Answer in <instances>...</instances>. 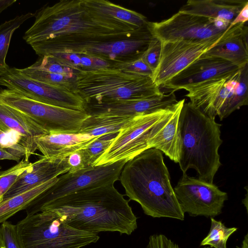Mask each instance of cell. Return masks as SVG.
Masks as SVG:
<instances>
[{"label":"cell","instance_id":"34","mask_svg":"<svg viewBox=\"0 0 248 248\" xmlns=\"http://www.w3.org/2000/svg\"><path fill=\"white\" fill-rule=\"evenodd\" d=\"M0 147L20 158L26 154L20 137L14 132H5L0 129Z\"/></svg>","mask_w":248,"mask_h":248},{"label":"cell","instance_id":"3","mask_svg":"<svg viewBox=\"0 0 248 248\" xmlns=\"http://www.w3.org/2000/svg\"><path fill=\"white\" fill-rule=\"evenodd\" d=\"M119 179L125 195L139 203L146 215L184 219L160 150L150 148L127 161Z\"/></svg>","mask_w":248,"mask_h":248},{"label":"cell","instance_id":"26","mask_svg":"<svg viewBox=\"0 0 248 248\" xmlns=\"http://www.w3.org/2000/svg\"><path fill=\"white\" fill-rule=\"evenodd\" d=\"M89 7L131 26L139 28L148 22L143 15L105 0H83Z\"/></svg>","mask_w":248,"mask_h":248},{"label":"cell","instance_id":"9","mask_svg":"<svg viewBox=\"0 0 248 248\" xmlns=\"http://www.w3.org/2000/svg\"><path fill=\"white\" fill-rule=\"evenodd\" d=\"M0 102L25 114L47 134L78 133L89 116L85 111L44 104L8 89H0Z\"/></svg>","mask_w":248,"mask_h":248},{"label":"cell","instance_id":"13","mask_svg":"<svg viewBox=\"0 0 248 248\" xmlns=\"http://www.w3.org/2000/svg\"><path fill=\"white\" fill-rule=\"evenodd\" d=\"M174 191L183 212L192 217H214L222 213L228 194L213 183L183 173Z\"/></svg>","mask_w":248,"mask_h":248},{"label":"cell","instance_id":"42","mask_svg":"<svg viewBox=\"0 0 248 248\" xmlns=\"http://www.w3.org/2000/svg\"><path fill=\"white\" fill-rule=\"evenodd\" d=\"M16 1V0H0V14Z\"/></svg>","mask_w":248,"mask_h":248},{"label":"cell","instance_id":"23","mask_svg":"<svg viewBox=\"0 0 248 248\" xmlns=\"http://www.w3.org/2000/svg\"><path fill=\"white\" fill-rule=\"evenodd\" d=\"M180 108L165 127L151 141V148L160 150L175 163H178L181 152V138L179 129Z\"/></svg>","mask_w":248,"mask_h":248},{"label":"cell","instance_id":"15","mask_svg":"<svg viewBox=\"0 0 248 248\" xmlns=\"http://www.w3.org/2000/svg\"><path fill=\"white\" fill-rule=\"evenodd\" d=\"M239 71L230 76L211 79L185 88L189 102L208 117L215 119L218 116L222 120L238 83Z\"/></svg>","mask_w":248,"mask_h":248},{"label":"cell","instance_id":"31","mask_svg":"<svg viewBox=\"0 0 248 248\" xmlns=\"http://www.w3.org/2000/svg\"><path fill=\"white\" fill-rule=\"evenodd\" d=\"M211 224L209 233L202 241L200 246H209L214 248H227V241L236 231V227L228 228L221 221L210 217Z\"/></svg>","mask_w":248,"mask_h":248},{"label":"cell","instance_id":"38","mask_svg":"<svg viewBox=\"0 0 248 248\" xmlns=\"http://www.w3.org/2000/svg\"><path fill=\"white\" fill-rule=\"evenodd\" d=\"M112 67L131 74L150 76L152 78L154 74V71L143 61L141 58L131 62L115 64Z\"/></svg>","mask_w":248,"mask_h":248},{"label":"cell","instance_id":"30","mask_svg":"<svg viewBox=\"0 0 248 248\" xmlns=\"http://www.w3.org/2000/svg\"><path fill=\"white\" fill-rule=\"evenodd\" d=\"M248 63L240 69L238 82L225 112V118L241 107L248 105Z\"/></svg>","mask_w":248,"mask_h":248},{"label":"cell","instance_id":"28","mask_svg":"<svg viewBox=\"0 0 248 248\" xmlns=\"http://www.w3.org/2000/svg\"><path fill=\"white\" fill-rule=\"evenodd\" d=\"M26 76L37 81L65 89L77 93V76H70L34 69L30 66L20 69Z\"/></svg>","mask_w":248,"mask_h":248},{"label":"cell","instance_id":"1","mask_svg":"<svg viewBox=\"0 0 248 248\" xmlns=\"http://www.w3.org/2000/svg\"><path fill=\"white\" fill-rule=\"evenodd\" d=\"M34 16V23L23 37L30 45L38 41L65 44L121 39L140 28L98 12L83 0H61L46 5Z\"/></svg>","mask_w":248,"mask_h":248},{"label":"cell","instance_id":"8","mask_svg":"<svg viewBox=\"0 0 248 248\" xmlns=\"http://www.w3.org/2000/svg\"><path fill=\"white\" fill-rule=\"evenodd\" d=\"M152 37L146 25L128 38L74 43H43L40 45L39 49L42 55L58 52L84 53L107 61L113 66L140 58L147 49Z\"/></svg>","mask_w":248,"mask_h":248},{"label":"cell","instance_id":"24","mask_svg":"<svg viewBox=\"0 0 248 248\" xmlns=\"http://www.w3.org/2000/svg\"><path fill=\"white\" fill-rule=\"evenodd\" d=\"M133 118L107 115H90L83 122L78 133L93 137L116 135Z\"/></svg>","mask_w":248,"mask_h":248},{"label":"cell","instance_id":"41","mask_svg":"<svg viewBox=\"0 0 248 248\" xmlns=\"http://www.w3.org/2000/svg\"><path fill=\"white\" fill-rule=\"evenodd\" d=\"M20 158L0 147V160H11L19 162Z\"/></svg>","mask_w":248,"mask_h":248},{"label":"cell","instance_id":"5","mask_svg":"<svg viewBox=\"0 0 248 248\" xmlns=\"http://www.w3.org/2000/svg\"><path fill=\"white\" fill-rule=\"evenodd\" d=\"M77 93L85 104L140 100L163 93L150 76L137 75L110 67L80 72Z\"/></svg>","mask_w":248,"mask_h":248},{"label":"cell","instance_id":"19","mask_svg":"<svg viewBox=\"0 0 248 248\" xmlns=\"http://www.w3.org/2000/svg\"><path fill=\"white\" fill-rule=\"evenodd\" d=\"M247 22L229 27L220 40L202 55L227 60L239 68L248 63Z\"/></svg>","mask_w":248,"mask_h":248},{"label":"cell","instance_id":"16","mask_svg":"<svg viewBox=\"0 0 248 248\" xmlns=\"http://www.w3.org/2000/svg\"><path fill=\"white\" fill-rule=\"evenodd\" d=\"M240 69L220 58L202 55L161 87L175 92L211 79L232 75Z\"/></svg>","mask_w":248,"mask_h":248},{"label":"cell","instance_id":"44","mask_svg":"<svg viewBox=\"0 0 248 248\" xmlns=\"http://www.w3.org/2000/svg\"><path fill=\"white\" fill-rule=\"evenodd\" d=\"M0 248H1L0 247Z\"/></svg>","mask_w":248,"mask_h":248},{"label":"cell","instance_id":"35","mask_svg":"<svg viewBox=\"0 0 248 248\" xmlns=\"http://www.w3.org/2000/svg\"><path fill=\"white\" fill-rule=\"evenodd\" d=\"M162 48L161 41L154 36L151 40L147 49L142 55L141 59L154 71L159 62Z\"/></svg>","mask_w":248,"mask_h":248},{"label":"cell","instance_id":"40","mask_svg":"<svg viewBox=\"0 0 248 248\" xmlns=\"http://www.w3.org/2000/svg\"><path fill=\"white\" fill-rule=\"evenodd\" d=\"M248 20V3L242 9L229 26L232 27L237 24L245 23L247 22Z\"/></svg>","mask_w":248,"mask_h":248},{"label":"cell","instance_id":"37","mask_svg":"<svg viewBox=\"0 0 248 248\" xmlns=\"http://www.w3.org/2000/svg\"><path fill=\"white\" fill-rule=\"evenodd\" d=\"M105 137L97 139L84 148L89 158L91 166H93L95 161L110 145L114 137L107 139Z\"/></svg>","mask_w":248,"mask_h":248},{"label":"cell","instance_id":"14","mask_svg":"<svg viewBox=\"0 0 248 248\" xmlns=\"http://www.w3.org/2000/svg\"><path fill=\"white\" fill-rule=\"evenodd\" d=\"M223 34L201 41L162 42L159 62L152 77L153 82L161 87L213 47Z\"/></svg>","mask_w":248,"mask_h":248},{"label":"cell","instance_id":"6","mask_svg":"<svg viewBox=\"0 0 248 248\" xmlns=\"http://www.w3.org/2000/svg\"><path fill=\"white\" fill-rule=\"evenodd\" d=\"M15 225L20 248H81L99 239L69 226L51 210L27 215Z\"/></svg>","mask_w":248,"mask_h":248},{"label":"cell","instance_id":"27","mask_svg":"<svg viewBox=\"0 0 248 248\" xmlns=\"http://www.w3.org/2000/svg\"><path fill=\"white\" fill-rule=\"evenodd\" d=\"M79 72H89L110 68L113 65L105 60L84 53L58 52L51 54Z\"/></svg>","mask_w":248,"mask_h":248},{"label":"cell","instance_id":"10","mask_svg":"<svg viewBox=\"0 0 248 248\" xmlns=\"http://www.w3.org/2000/svg\"><path fill=\"white\" fill-rule=\"evenodd\" d=\"M127 161L121 160L99 166H90L75 172H67L40 195L25 209L27 215L38 213L45 205L79 191L109 184L118 180Z\"/></svg>","mask_w":248,"mask_h":248},{"label":"cell","instance_id":"43","mask_svg":"<svg viewBox=\"0 0 248 248\" xmlns=\"http://www.w3.org/2000/svg\"><path fill=\"white\" fill-rule=\"evenodd\" d=\"M238 248H248V233L244 236L241 248L237 247Z\"/></svg>","mask_w":248,"mask_h":248},{"label":"cell","instance_id":"7","mask_svg":"<svg viewBox=\"0 0 248 248\" xmlns=\"http://www.w3.org/2000/svg\"><path fill=\"white\" fill-rule=\"evenodd\" d=\"M185 99L154 112L134 117L113 138L107 149L95 161L99 166L132 159L151 148V141L168 123L176 111L183 107Z\"/></svg>","mask_w":248,"mask_h":248},{"label":"cell","instance_id":"4","mask_svg":"<svg viewBox=\"0 0 248 248\" xmlns=\"http://www.w3.org/2000/svg\"><path fill=\"white\" fill-rule=\"evenodd\" d=\"M181 152L179 164L183 173L195 169L198 178L213 183L221 165L218 149L222 143L221 124L189 102L184 103L179 117Z\"/></svg>","mask_w":248,"mask_h":248},{"label":"cell","instance_id":"12","mask_svg":"<svg viewBox=\"0 0 248 248\" xmlns=\"http://www.w3.org/2000/svg\"><path fill=\"white\" fill-rule=\"evenodd\" d=\"M0 85L44 104L85 111V102L78 93L33 79L16 67L0 73Z\"/></svg>","mask_w":248,"mask_h":248},{"label":"cell","instance_id":"17","mask_svg":"<svg viewBox=\"0 0 248 248\" xmlns=\"http://www.w3.org/2000/svg\"><path fill=\"white\" fill-rule=\"evenodd\" d=\"M174 91L140 100L92 102L85 104V111L90 115H107L134 117L170 107L178 101Z\"/></svg>","mask_w":248,"mask_h":248},{"label":"cell","instance_id":"39","mask_svg":"<svg viewBox=\"0 0 248 248\" xmlns=\"http://www.w3.org/2000/svg\"><path fill=\"white\" fill-rule=\"evenodd\" d=\"M69 167L68 172H75L90 166L89 158L84 148L78 150L67 157Z\"/></svg>","mask_w":248,"mask_h":248},{"label":"cell","instance_id":"2","mask_svg":"<svg viewBox=\"0 0 248 248\" xmlns=\"http://www.w3.org/2000/svg\"><path fill=\"white\" fill-rule=\"evenodd\" d=\"M51 210L69 226L97 234L118 232L130 235L137 228V217L113 184L85 189L55 200L39 212Z\"/></svg>","mask_w":248,"mask_h":248},{"label":"cell","instance_id":"25","mask_svg":"<svg viewBox=\"0 0 248 248\" xmlns=\"http://www.w3.org/2000/svg\"><path fill=\"white\" fill-rule=\"evenodd\" d=\"M55 177L31 189L0 202V224L16 214L25 209L40 195L53 186L57 181Z\"/></svg>","mask_w":248,"mask_h":248},{"label":"cell","instance_id":"36","mask_svg":"<svg viewBox=\"0 0 248 248\" xmlns=\"http://www.w3.org/2000/svg\"><path fill=\"white\" fill-rule=\"evenodd\" d=\"M0 247L1 248H20L16 225L7 221L0 225Z\"/></svg>","mask_w":248,"mask_h":248},{"label":"cell","instance_id":"33","mask_svg":"<svg viewBox=\"0 0 248 248\" xmlns=\"http://www.w3.org/2000/svg\"><path fill=\"white\" fill-rule=\"evenodd\" d=\"M31 165L32 163L23 158L16 165L0 173V202L20 175Z\"/></svg>","mask_w":248,"mask_h":248},{"label":"cell","instance_id":"45","mask_svg":"<svg viewBox=\"0 0 248 248\" xmlns=\"http://www.w3.org/2000/svg\"><path fill=\"white\" fill-rule=\"evenodd\" d=\"M0 168H1V167H0Z\"/></svg>","mask_w":248,"mask_h":248},{"label":"cell","instance_id":"29","mask_svg":"<svg viewBox=\"0 0 248 248\" xmlns=\"http://www.w3.org/2000/svg\"><path fill=\"white\" fill-rule=\"evenodd\" d=\"M35 15V13L29 12L17 16L0 25V73L6 71L10 67L6 63L5 59L13 33L25 21Z\"/></svg>","mask_w":248,"mask_h":248},{"label":"cell","instance_id":"32","mask_svg":"<svg viewBox=\"0 0 248 248\" xmlns=\"http://www.w3.org/2000/svg\"><path fill=\"white\" fill-rule=\"evenodd\" d=\"M30 67L70 76H77L79 71L66 65L52 55L41 57Z\"/></svg>","mask_w":248,"mask_h":248},{"label":"cell","instance_id":"22","mask_svg":"<svg viewBox=\"0 0 248 248\" xmlns=\"http://www.w3.org/2000/svg\"><path fill=\"white\" fill-rule=\"evenodd\" d=\"M247 0H188L179 11L213 19H221L231 23Z\"/></svg>","mask_w":248,"mask_h":248},{"label":"cell","instance_id":"20","mask_svg":"<svg viewBox=\"0 0 248 248\" xmlns=\"http://www.w3.org/2000/svg\"><path fill=\"white\" fill-rule=\"evenodd\" d=\"M0 129L16 132L26 150L24 160L29 161L37 150L34 138L47 134L38 124L20 111L0 102Z\"/></svg>","mask_w":248,"mask_h":248},{"label":"cell","instance_id":"21","mask_svg":"<svg viewBox=\"0 0 248 248\" xmlns=\"http://www.w3.org/2000/svg\"><path fill=\"white\" fill-rule=\"evenodd\" d=\"M99 138L79 133H48L36 137L34 141L37 149L44 157L56 159L65 158L72 153L85 148Z\"/></svg>","mask_w":248,"mask_h":248},{"label":"cell","instance_id":"11","mask_svg":"<svg viewBox=\"0 0 248 248\" xmlns=\"http://www.w3.org/2000/svg\"><path fill=\"white\" fill-rule=\"evenodd\" d=\"M152 35L161 42L178 40L201 41L222 34L227 30L219 19H211L180 12L160 22H149Z\"/></svg>","mask_w":248,"mask_h":248},{"label":"cell","instance_id":"18","mask_svg":"<svg viewBox=\"0 0 248 248\" xmlns=\"http://www.w3.org/2000/svg\"><path fill=\"white\" fill-rule=\"evenodd\" d=\"M67 157L49 159L43 157L32 163L6 192L3 200L31 189L69 171Z\"/></svg>","mask_w":248,"mask_h":248}]
</instances>
